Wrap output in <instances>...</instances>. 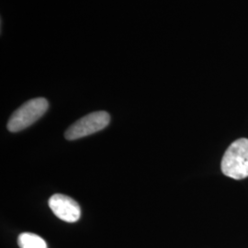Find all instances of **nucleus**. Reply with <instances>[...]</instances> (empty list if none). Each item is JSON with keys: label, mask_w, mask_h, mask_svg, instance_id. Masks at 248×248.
<instances>
[{"label": "nucleus", "mask_w": 248, "mask_h": 248, "mask_svg": "<svg viewBox=\"0 0 248 248\" xmlns=\"http://www.w3.org/2000/svg\"><path fill=\"white\" fill-rule=\"evenodd\" d=\"M221 168L226 177L236 180L248 177V139H238L231 144L223 155Z\"/></svg>", "instance_id": "1"}, {"label": "nucleus", "mask_w": 248, "mask_h": 248, "mask_svg": "<svg viewBox=\"0 0 248 248\" xmlns=\"http://www.w3.org/2000/svg\"><path fill=\"white\" fill-rule=\"evenodd\" d=\"M49 108V102L45 98H37L25 102L11 115L8 123V130L17 133L34 124L43 117Z\"/></svg>", "instance_id": "2"}, {"label": "nucleus", "mask_w": 248, "mask_h": 248, "mask_svg": "<svg viewBox=\"0 0 248 248\" xmlns=\"http://www.w3.org/2000/svg\"><path fill=\"white\" fill-rule=\"evenodd\" d=\"M109 122L110 116L107 111L100 110L89 113L72 124L64 133V137L69 141L78 140L105 129Z\"/></svg>", "instance_id": "3"}, {"label": "nucleus", "mask_w": 248, "mask_h": 248, "mask_svg": "<svg viewBox=\"0 0 248 248\" xmlns=\"http://www.w3.org/2000/svg\"><path fill=\"white\" fill-rule=\"evenodd\" d=\"M49 207L53 214L66 222H78L81 216L79 204L70 197L54 194L49 200Z\"/></svg>", "instance_id": "4"}, {"label": "nucleus", "mask_w": 248, "mask_h": 248, "mask_svg": "<svg viewBox=\"0 0 248 248\" xmlns=\"http://www.w3.org/2000/svg\"><path fill=\"white\" fill-rule=\"evenodd\" d=\"M18 247L20 248H48L44 238L31 232H22L18 235Z\"/></svg>", "instance_id": "5"}]
</instances>
